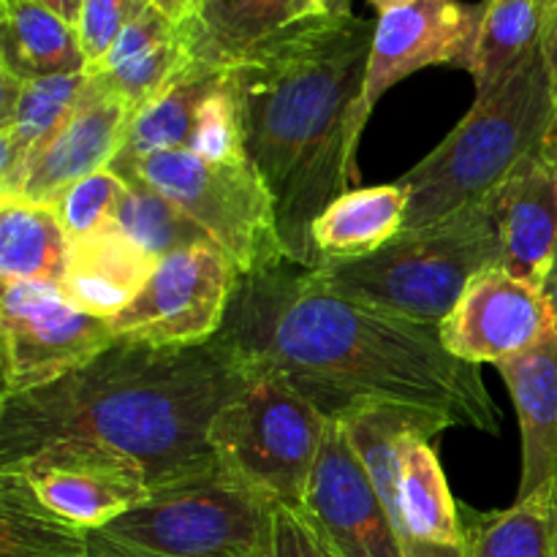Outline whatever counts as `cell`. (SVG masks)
<instances>
[{
  "label": "cell",
  "mask_w": 557,
  "mask_h": 557,
  "mask_svg": "<svg viewBox=\"0 0 557 557\" xmlns=\"http://www.w3.org/2000/svg\"><path fill=\"white\" fill-rule=\"evenodd\" d=\"M218 335L253 373L281 375L326 419L392 406L446 430L500 428L479 364L457 359L438 326L346 297L288 259L239 277Z\"/></svg>",
  "instance_id": "6da1fadb"
},
{
  "label": "cell",
  "mask_w": 557,
  "mask_h": 557,
  "mask_svg": "<svg viewBox=\"0 0 557 557\" xmlns=\"http://www.w3.org/2000/svg\"><path fill=\"white\" fill-rule=\"evenodd\" d=\"M250 381L221 335L196 346L114 337L63 379L0 397V468L52 444L90 446L134 466L156 493L218 466L210 428Z\"/></svg>",
  "instance_id": "7a4b0ae2"
},
{
  "label": "cell",
  "mask_w": 557,
  "mask_h": 557,
  "mask_svg": "<svg viewBox=\"0 0 557 557\" xmlns=\"http://www.w3.org/2000/svg\"><path fill=\"white\" fill-rule=\"evenodd\" d=\"M375 22L313 14L228 65L245 147L277 207L288 261L319 270L313 223L357 185V109Z\"/></svg>",
  "instance_id": "3957f363"
},
{
  "label": "cell",
  "mask_w": 557,
  "mask_h": 557,
  "mask_svg": "<svg viewBox=\"0 0 557 557\" xmlns=\"http://www.w3.org/2000/svg\"><path fill=\"white\" fill-rule=\"evenodd\" d=\"M553 109L555 76L539 47L500 85L476 96L457 128L397 180L408 201L403 232L487 201L528 158L542 152Z\"/></svg>",
  "instance_id": "277c9868"
},
{
  "label": "cell",
  "mask_w": 557,
  "mask_h": 557,
  "mask_svg": "<svg viewBox=\"0 0 557 557\" xmlns=\"http://www.w3.org/2000/svg\"><path fill=\"white\" fill-rule=\"evenodd\" d=\"M490 267H500V243L487 201H482L433 226L400 232L364 259L315 272L346 297L441 326L468 283Z\"/></svg>",
  "instance_id": "5b68a950"
},
{
  "label": "cell",
  "mask_w": 557,
  "mask_h": 557,
  "mask_svg": "<svg viewBox=\"0 0 557 557\" xmlns=\"http://www.w3.org/2000/svg\"><path fill=\"white\" fill-rule=\"evenodd\" d=\"M272 504L221 462L90 531V557H270Z\"/></svg>",
  "instance_id": "8992f818"
},
{
  "label": "cell",
  "mask_w": 557,
  "mask_h": 557,
  "mask_svg": "<svg viewBox=\"0 0 557 557\" xmlns=\"http://www.w3.org/2000/svg\"><path fill=\"white\" fill-rule=\"evenodd\" d=\"M386 506L403 557H466L460 504L433 449L444 424L392 406H364L343 419Z\"/></svg>",
  "instance_id": "52a82bcc"
},
{
  "label": "cell",
  "mask_w": 557,
  "mask_h": 557,
  "mask_svg": "<svg viewBox=\"0 0 557 557\" xmlns=\"http://www.w3.org/2000/svg\"><path fill=\"white\" fill-rule=\"evenodd\" d=\"M109 169L166 196L234 261L239 277L288 259L275 199L250 158L207 161L190 150H169Z\"/></svg>",
  "instance_id": "ba28073f"
},
{
  "label": "cell",
  "mask_w": 557,
  "mask_h": 557,
  "mask_svg": "<svg viewBox=\"0 0 557 557\" xmlns=\"http://www.w3.org/2000/svg\"><path fill=\"white\" fill-rule=\"evenodd\" d=\"M330 419L288 381L253 373V381L215 417L210 446L218 462L275 506L305 509Z\"/></svg>",
  "instance_id": "9c48e42d"
},
{
  "label": "cell",
  "mask_w": 557,
  "mask_h": 557,
  "mask_svg": "<svg viewBox=\"0 0 557 557\" xmlns=\"http://www.w3.org/2000/svg\"><path fill=\"white\" fill-rule=\"evenodd\" d=\"M114 337L112 321L76 308L58 283H9L0 294V397L63 379L112 346Z\"/></svg>",
  "instance_id": "30bf717a"
},
{
  "label": "cell",
  "mask_w": 557,
  "mask_h": 557,
  "mask_svg": "<svg viewBox=\"0 0 557 557\" xmlns=\"http://www.w3.org/2000/svg\"><path fill=\"white\" fill-rule=\"evenodd\" d=\"M239 270L205 243L158 261L139 297L112 319L117 337L150 346H196L221 332Z\"/></svg>",
  "instance_id": "8fae6325"
},
{
  "label": "cell",
  "mask_w": 557,
  "mask_h": 557,
  "mask_svg": "<svg viewBox=\"0 0 557 557\" xmlns=\"http://www.w3.org/2000/svg\"><path fill=\"white\" fill-rule=\"evenodd\" d=\"M479 25L482 3L468 5L460 0H411L379 14L368 79L357 109L359 136L381 96L406 76L430 65L471 69Z\"/></svg>",
  "instance_id": "7c38bea8"
},
{
  "label": "cell",
  "mask_w": 557,
  "mask_h": 557,
  "mask_svg": "<svg viewBox=\"0 0 557 557\" xmlns=\"http://www.w3.org/2000/svg\"><path fill=\"white\" fill-rule=\"evenodd\" d=\"M302 515L337 557H403L384 500L343 419L326 424Z\"/></svg>",
  "instance_id": "4fadbf2b"
},
{
  "label": "cell",
  "mask_w": 557,
  "mask_h": 557,
  "mask_svg": "<svg viewBox=\"0 0 557 557\" xmlns=\"http://www.w3.org/2000/svg\"><path fill=\"white\" fill-rule=\"evenodd\" d=\"M557 324L542 288L504 267H490L468 283L449 319L438 326L444 346L468 364H500L531 351Z\"/></svg>",
  "instance_id": "5bb4252c"
},
{
  "label": "cell",
  "mask_w": 557,
  "mask_h": 557,
  "mask_svg": "<svg viewBox=\"0 0 557 557\" xmlns=\"http://www.w3.org/2000/svg\"><path fill=\"white\" fill-rule=\"evenodd\" d=\"M0 471L22 473L49 509L85 531L109 525L152 493L134 466L90 446H44Z\"/></svg>",
  "instance_id": "9a60e30c"
},
{
  "label": "cell",
  "mask_w": 557,
  "mask_h": 557,
  "mask_svg": "<svg viewBox=\"0 0 557 557\" xmlns=\"http://www.w3.org/2000/svg\"><path fill=\"white\" fill-rule=\"evenodd\" d=\"M128 117V107L87 74L74 112L30 152L14 194L0 199L52 207L65 188L112 166L123 150Z\"/></svg>",
  "instance_id": "2e32d148"
},
{
  "label": "cell",
  "mask_w": 557,
  "mask_h": 557,
  "mask_svg": "<svg viewBox=\"0 0 557 557\" xmlns=\"http://www.w3.org/2000/svg\"><path fill=\"white\" fill-rule=\"evenodd\" d=\"M500 267L542 288L557 261V174L542 152L528 158L487 199Z\"/></svg>",
  "instance_id": "e0dca14e"
},
{
  "label": "cell",
  "mask_w": 557,
  "mask_h": 557,
  "mask_svg": "<svg viewBox=\"0 0 557 557\" xmlns=\"http://www.w3.org/2000/svg\"><path fill=\"white\" fill-rule=\"evenodd\" d=\"M509 386L522 435L517 498L553 495L557 484V324L531 351L495 364Z\"/></svg>",
  "instance_id": "ac0fdd59"
},
{
  "label": "cell",
  "mask_w": 557,
  "mask_h": 557,
  "mask_svg": "<svg viewBox=\"0 0 557 557\" xmlns=\"http://www.w3.org/2000/svg\"><path fill=\"white\" fill-rule=\"evenodd\" d=\"M319 14L315 0H199L177 25L190 71H226L248 49Z\"/></svg>",
  "instance_id": "d6986e66"
},
{
  "label": "cell",
  "mask_w": 557,
  "mask_h": 557,
  "mask_svg": "<svg viewBox=\"0 0 557 557\" xmlns=\"http://www.w3.org/2000/svg\"><path fill=\"white\" fill-rule=\"evenodd\" d=\"M156 267L158 261L109 221L87 237L71 239L69 264L58 286L79 310L112 321L139 297Z\"/></svg>",
  "instance_id": "ffe728a7"
},
{
  "label": "cell",
  "mask_w": 557,
  "mask_h": 557,
  "mask_svg": "<svg viewBox=\"0 0 557 557\" xmlns=\"http://www.w3.org/2000/svg\"><path fill=\"white\" fill-rule=\"evenodd\" d=\"M85 85L87 71L44 79L0 71V196L14 194L30 152L65 123Z\"/></svg>",
  "instance_id": "44dd1931"
},
{
  "label": "cell",
  "mask_w": 557,
  "mask_h": 557,
  "mask_svg": "<svg viewBox=\"0 0 557 557\" xmlns=\"http://www.w3.org/2000/svg\"><path fill=\"white\" fill-rule=\"evenodd\" d=\"M183 65L185 54L177 25L150 5L120 33L107 58L87 74L96 76L134 114L169 87Z\"/></svg>",
  "instance_id": "7402d4cb"
},
{
  "label": "cell",
  "mask_w": 557,
  "mask_h": 557,
  "mask_svg": "<svg viewBox=\"0 0 557 557\" xmlns=\"http://www.w3.org/2000/svg\"><path fill=\"white\" fill-rule=\"evenodd\" d=\"M406 207V190L397 183L346 190L313 223L319 270L364 259L392 243L403 232Z\"/></svg>",
  "instance_id": "603a6c76"
},
{
  "label": "cell",
  "mask_w": 557,
  "mask_h": 557,
  "mask_svg": "<svg viewBox=\"0 0 557 557\" xmlns=\"http://www.w3.org/2000/svg\"><path fill=\"white\" fill-rule=\"evenodd\" d=\"M0 71L20 79L85 74L79 27L36 0H0Z\"/></svg>",
  "instance_id": "cb8c5ba5"
},
{
  "label": "cell",
  "mask_w": 557,
  "mask_h": 557,
  "mask_svg": "<svg viewBox=\"0 0 557 557\" xmlns=\"http://www.w3.org/2000/svg\"><path fill=\"white\" fill-rule=\"evenodd\" d=\"M223 85V71L183 69L169 87L128 117L123 150L112 163H131L169 150H185L207 98Z\"/></svg>",
  "instance_id": "d4e9b609"
},
{
  "label": "cell",
  "mask_w": 557,
  "mask_h": 557,
  "mask_svg": "<svg viewBox=\"0 0 557 557\" xmlns=\"http://www.w3.org/2000/svg\"><path fill=\"white\" fill-rule=\"evenodd\" d=\"M71 237L49 205L0 199V283H60Z\"/></svg>",
  "instance_id": "484cf974"
},
{
  "label": "cell",
  "mask_w": 557,
  "mask_h": 557,
  "mask_svg": "<svg viewBox=\"0 0 557 557\" xmlns=\"http://www.w3.org/2000/svg\"><path fill=\"white\" fill-rule=\"evenodd\" d=\"M0 557H90V531L49 509L16 471H0Z\"/></svg>",
  "instance_id": "4316f807"
},
{
  "label": "cell",
  "mask_w": 557,
  "mask_h": 557,
  "mask_svg": "<svg viewBox=\"0 0 557 557\" xmlns=\"http://www.w3.org/2000/svg\"><path fill=\"white\" fill-rule=\"evenodd\" d=\"M549 5L553 0H484L476 49L468 69L476 96L500 85L528 54L542 47Z\"/></svg>",
  "instance_id": "83f0119b"
},
{
  "label": "cell",
  "mask_w": 557,
  "mask_h": 557,
  "mask_svg": "<svg viewBox=\"0 0 557 557\" xmlns=\"http://www.w3.org/2000/svg\"><path fill=\"white\" fill-rule=\"evenodd\" d=\"M466 525V557H557V520L553 495L517 498L500 511L460 506Z\"/></svg>",
  "instance_id": "f1b7e54d"
},
{
  "label": "cell",
  "mask_w": 557,
  "mask_h": 557,
  "mask_svg": "<svg viewBox=\"0 0 557 557\" xmlns=\"http://www.w3.org/2000/svg\"><path fill=\"white\" fill-rule=\"evenodd\" d=\"M112 221L152 261L210 243L180 207L136 180H125V194Z\"/></svg>",
  "instance_id": "f546056e"
},
{
  "label": "cell",
  "mask_w": 557,
  "mask_h": 557,
  "mask_svg": "<svg viewBox=\"0 0 557 557\" xmlns=\"http://www.w3.org/2000/svg\"><path fill=\"white\" fill-rule=\"evenodd\" d=\"M123 194L125 180L112 169H101V172L65 188L52 207L65 234L71 239H79L112 221Z\"/></svg>",
  "instance_id": "4dcf8cb0"
},
{
  "label": "cell",
  "mask_w": 557,
  "mask_h": 557,
  "mask_svg": "<svg viewBox=\"0 0 557 557\" xmlns=\"http://www.w3.org/2000/svg\"><path fill=\"white\" fill-rule=\"evenodd\" d=\"M185 150L196 152V156L207 158V161L250 158L248 147H245L243 117H239V107L226 85V74H223V85L207 98L205 109H201L199 120H196L194 136H190Z\"/></svg>",
  "instance_id": "1f68e13d"
},
{
  "label": "cell",
  "mask_w": 557,
  "mask_h": 557,
  "mask_svg": "<svg viewBox=\"0 0 557 557\" xmlns=\"http://www.w3.org/2000/svg\"><path fill=\"white\" fill-rule=\"evenodd\" d=\"M150 0H85L79 16V38L87 58V71L96 69L120 33L150 9Z\"/></svg>",
  "instance_id": "d6a6232c"
},
{
  "label": "cell",
  "mask_w": 557,
  "mask_h": 557,
  "mask_svg": "<svg viewBox=\"0 0 557 557\" xmlns=\"http://www.w3.org/2000/svg\"><path fill=\"white\" fill-rule=\"evenodd\" d=\"M270 557H337L321 539L313 522L288 506L272 511V547Z\"/></svg>",
  "instance_id": "836d02e7"
},
{
  "label": "cell",
  "mask_w": 557,
  "mask_h": 557,
  "mask_svg": "<svg viewBox=\"0 0 557 557\" xmlns=\"http://www.w3.org/2000/svg\"><path fill=\"white\" fill-rule=\"evenodd\" d=\"M542 52L547 60L549 71L557 79V0H553L547 11V22H544V36H542Z\"/></svg>",
  "instance_id": "e575fe53"
},
{
  "label": "cell",
  "mask_w": 557,
  "mask_h": 557,
  "mask_svg": "<svg viewBox=\"0 0 557 557\" xmlns=\"http://www.w3.org/2000/svg\"><path fill=\"white\" fill-rule=\"evenodd\" d=\"M36 3H41L44 9L54 11L58 16H63L69 25L79 27V16H82V5H85V0H36Z\"/></svg>",
  "instance_id": "d590c367"
},
{
  "label": "cell",
  "mask_w": 557,
  "mask_h": 557,
  "mask_svg": "<svg viewBox=\"0 0 557 557\" xmlns=\"http://www.w3.org/2000/svg\"><path fill=\"white\" fill-rule=\"evenodd\" d=\"M150 3L156 5L161 14H166L174 25H183L190 16V11H194L196 0H150Z\"/></svg>",
  "instance_id": "8d00e7d4"
},
{
  "label": "cell",
  "mask_w": 557,
  "mask_h": 557,
  "mask_svg": "<svg viewBox=\"0 0 557 557\" xmlns=\"http://www.w3.org/2000/svg\"><path fill=\"white\" fill-rule=\"evenodd\" d=\"M542 156H544V161L553 166V172L557 174V79H555V109H553V120H549L547 136H544Z\"/></svg>",
  "instance_id": "74e56055"
},
{
  "label": "cell",
  "mask_w": 557,
  "mask_h": 557,
  "mask_svg": "<svg viewBox=\"0 0 557 557\" xmlns=\"http://www.w3.org/2000/svg\"><path fill=\"white\" fill-rule=\"evenodd\" d=\"M315 5H319V14H330V16L351 14V0H315Z\"/></svg>",
  "instance_id": "f35d334b"
},
{
  "label": "cell",
  "mask_w": 557,
  "mask_h": 557,
  "mask_svg": "<svg viewBox=\"0 0 557 557\" xmlns=\"http://www.w3.org/2000/svg\"><path fill=\"white\" fill-rule=\"evenodd\" d=\"M544 294H547L549 305H553V313H555V319H557V261H555L553 272H549L547 286H544Z\"/></svg>",
  "instance_id": "ab89813d"
},
{
  "label": "cell",
  "mask_w": 557,
  "mask_h": 557,
  "mask_svg": "<svg viewBox=\"0 0 557 557\" xmlns=\"http://www.w3.org/2000/svg\"><path fill=\"white\" fill-rule=\"evenodd\" d=\"M370 3L379 9V14H384V11L395 9V5H403V3H411V0H370Z\"/></svg>",
  "instance_id": "60d3db41"
},
{
  "label": "cell",
  "mask_w": 557,
  "mask_h": 557,
  "mask_svg": "<svg viewBox=\"0 0 557 557\" xmlns=\"http://www.w3.org/2000/svg\"><path fill=\"white\" fill-rule=\"evenodd\" d=\"M553 509H555V520H557V484H555V490H553Z\"/></svg>",
  "instance_id": "b9f144b4"
},
{
  "label": "cell",
  "mask_w": 557,
  "mask_h": 557,
  "mask_svg": "<svg viewBox=\"0 0 557 557\" xmlns=\"http://www.w3.org/2000/svg\"><path fill=\"white\" fill-rule=\"evenodd\" d=\"M196 3H199V0H196ZM194 9H196V5H194Z\"/></svg>",
  "instance_id": "7bdbcfd3"
}]
</instances>
